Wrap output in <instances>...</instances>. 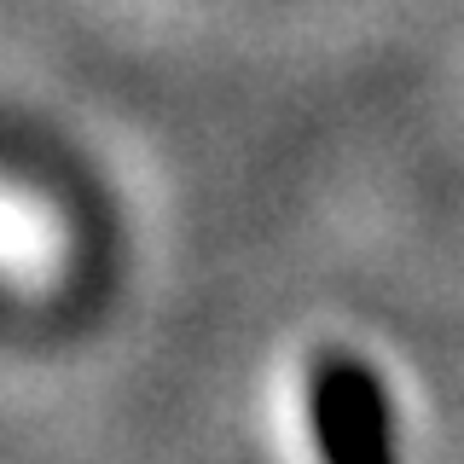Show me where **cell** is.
<instances>
[{
  "label": "cell",
  "instance_id": "1",
  "mask_svg": "<svg viewBox=\"0 0 464 464\" xmlns=\"http://www.w3.org/2000/svg\"><path fill=\"white\" fill-rule=\"evenodd\" d=\"M308 424L325 464H395L383 383L354 354H314Z\"/></svg>",
  "mask_w": 464,
  "mask_h": 464
}]
</instances>
